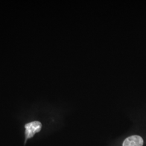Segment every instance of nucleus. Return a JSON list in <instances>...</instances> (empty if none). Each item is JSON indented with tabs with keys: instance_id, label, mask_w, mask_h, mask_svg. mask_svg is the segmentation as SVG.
I'll use <instances>...</instances> for the list:
<instances>
[{
	"instance_id": "f257e3e1",
	"label": "nucleus",
	"mask_w": 146,
	"mask_h": 146,
	"mask_svg": "<svg viewBox=\"0 0 146 146\" xmlns=\"http://www.w3.org/2000/svg\"><path fill=\"white\" fill-rule=\"evenodd\" d=\"M25 135L26 142L28 139L33 137L34 135L41 131L42 128V124L39 121H33L27 123L25 125Z\"/></svg>"
},
{
	"instance_id": "f03ea898",
	"label": "nucleus",
	"mask_w": 146,
	"mask_h": 146,
	"mask_svg": "<svg viewBox=\"0 0 146 146\" xmlns=\"http://www.w3.org/2000/svg\"><path fill=\"white\" fill-rule=\"evenodd\" d=\"M143 140L141 136L133 135L127 137L123 141L122 146H142Z\"/></svg>"
}]
</instances>
